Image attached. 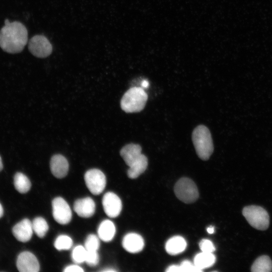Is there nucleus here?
Returning a JSON list of instances; mask_svg holds the SVG:
<instances>
[{"instance_id": "nucleus-1", "label": "nucleus", "mask_w": 272, "mask_h": 272, "mask_svg": "<svg viewBox=\"0 0 272 272\" xmlns=\"http://www.w3.org/2000/svg\"><path fill=\"white\" fill-rule=\"evenodd\" d=\"M28 41V31L21 22L14 21L5 25L0 30V47L5 52H21Z\"/></svg>"}, {"instance_id": "nucleus-2", "label": "nucleus", "mask_w": 272, "mask_h": 272, "mask_svg": "<svg viewBox=\"0 0 272 272\" xmlns=\"http://www.w3.org/2000/svg\"><path fill=\"white\" fill-rule=\"evenodd\" d=\"M192 141L198 157L208 160L214 151V145L209 128L203 125L196 126L192 133Z\"/></svg>"}, {"instance_id": "nucleus-3", "label": "nucleus", "mask_w": 272, "mask_h": 272, "mask_svg": "<svg viewBox=\"0 0 272 272\" xmlns=\"http://www.w3.org/2000/svg\"><path fill=\"white\" fill-rule=\"evenodd\" d=\"M147 100V94L142 88L133 87L124 94L120 106L126 113L138 112L144 108Z\"/></svg>"}, {"instance_id": "nucleus-4", "label": "nucleus", "mask_w": 272, "mask_h": 272, "mask_svg": "<svg viewBox=\"0 0 272 272\" xmlns=\"http://www.w3.org/2000/svg\"><path fill=\"white\" fill-rule=\"evenodd\" d=\"M242 214L249 224L255 229L259 230L267 229L269 224V217L267 211L258 206L245 207Z\"/></svg>"}, {"instance_id": "nucleus-5", "label": "nucleus", "mask_w": 272, "mask_h": 272, "mask_svg": "<svg viewBox=\"0 0 272 272\" xmlns=\"http://www.w3.org/2000/svg\"><path fill=\"white\" fill-rule=\"evenodd\" d=\"M174 193L179 200L186 203L194 202L199 196L195 183L187 177L177 181L174 186Z\"/></svg>"}, {"instance_id": "nucleus-6", "label": "nucleus", "mask_w": 272, "mask_h": 272, "mask_svg": "<svg viewBox=\"0 0 272 272\" xmlns=\"http://www.w3.org/2000/svg\"><path fill=\"white\" fill-rule=\"evenodd\" d=\"M84 179L89 191L94 195L101 193L106 184L104 174L98 169H91L85 174Z\"/></svg>"}, {"instance_id": "nucleus-7", "label": "nucleus", "mask_w": 272, "mask_h": 272, "mask_svg": "<svg viewBox=\"0 0 272 272\" xmlns=\"http://www.w3.org/2000/svg\"><path fill=\"white\" fill-rule=\"evenodd\" d=\"M28 49L33 55L39 58L46 57L52 51V46L50 41L42 35H35L30 39Z\"/></svg>"}, {"instance_id": "nucleus-8", "label": "nucleus", "mask_w": 272, "mask_h": 272, "mask_svg": "<svg viewBox=\"0 0 272 272\" xmlns=\"http://www.w3.org/2000/svg\"><path fill=\"white\" fill-rule=\"evenodd\" d=\"M52 215L59 224L65 225L72 219V211L66 201L62 197H57L52 201Z\"/></svg>"}, {"instance_id": "nucleus-9", "label": "nucleus", "mask_w": 272, "mask_h": 272, "mask_svg": "<svg viewBox=\"0 0 272 272\" xmlns=\"http://www.w3.org/2000/svg\"><path fill=\"white\" fill-rule=\"evenodd\" d=\"M16 265L18 270L21 272H38L40 269V265L36 257L29 251H23L19 254Z\"/></svg>"}, {"instance_id": "nucleus-10", "label": "nucleus", "mask_w": 272, "mask_h": 272, "mask_svg": "<svg viewBox=\"0 0 272 272\" xmlns=\"http://www.w3.org/2000/svg\"><path fill=\"white\" fill-rule=\"evenodd\" d=\"M102 205L105 214L110 218L119 216L122 210V202L120 198L112 192H108L104 195Z\"/></svg>"}, {"instance_id": "nucleus-11", "label": "nucleus", "mask_w": 272, "mask_h": 272, "mask_svg": "<svg viewBox=\"0 0 272 272\" xmlns=\"http://www.w3.org/2000/svg\"><path fill=\"white\" fill-rule=\"evenodd\" d=\"M12 232L17 240L22 242L29 241L33 232L32 222L28 219H23L13 227Z\"/></svg>"}, {"instance_id": "nucleus-12", "label": "nucleus", "mask_w": 272, "mask_h": 272, "mask_svg": "<svg viewBox=\"0 0 272 272\" xmlns=\"http://www.w3.org/2000/svg\"><path fill=\"white\" fill-rule=\"evenodd\" d=\"M51 173L55 177L62 178L68 172L69 165L66 159L61 155H55L52 157L50 162Z\"/></svg>"}, {"instance_id": "nucleus-13", "label": "nucleus", "mask_w": 272, "mask_h": 272, "mask_svg": "<svg viewBox=\"0 0 272 272\" xmlns=\"http://www.w3.org/2000/svg\"><path fill=\"white\" fill-rule=\"evenodd\" d=\"M74 210L80 217L89 218L95 213V203L89 197L78 199L74 203Z\"/></svg>"}, {"instance_id": "nucleus-14", "label": "nucleus", "mask_w": 272, "mask_h": 272, "mask_svg": "<svg viewBox=\"0 0 272 272\" xmlns=\"http://www.w3.org/2000/svg\"><path fill=\"white\" fill-rule=\"evenodd\" d=\"M123 247L130 253H137L142 251L144 246V241L138 234L129 233L124 236L122 242Z\"/></svg>"}, {"instance_id": "nucleus-15", "label": "nucleus", "mask_w": 272, "mask_h": 272, "mask_svg": "<svg viewBox=\"0 0 272 272\" xmlns=\"http://www.w3.org/2000/svg\"><path fill=\"white\" fill-rule=\"evenodd\" d=\"M120 154L126 164L130 167L142 155V148L138 144H129L124 146L121 149Z\"/></svg>"}, {"instance_id": "nucleus-16", "label": "nucleus", "mask_w": 272, "mask_h": 272, "mask_svg": "<svg viewBox=\"0 0 272 272\" xmlns=\"http://www.w3.org/2000/svg\"><path fill=\"white\" fill-rule=\"evenodd\" d=\"M186 246V242L182 237L175 236L167 241L165 249L168 254L174 255L182 252L185 249Z\"/></svg>"}, {"instance_id": "nucleus-17", "label": "nucleus", "mask_w": 272, "mask_h": 272, "mask_svg": "<svg viewBox=\"0 0 272 272\" xmlns=\"http://www.w3.org/2000/svg\"><path fill=\"white\" fill-rule=\"evenodd\" d=\"M116 229L113 223L108 220L102 221L98 228L99 238L104 242H109L113 238Z\"/></svg>"}, {"instance_id": "nucleus-18", "label": "nucleus", "mask_w": 272, "mask_h": 272, "mask_svg": "<svg viewBox=\"0 0 272 272\" xmlns=\"http://www.w3.org/2000/svg\"><path fill=\"white\" fill-rule=\"evenodd\" d=\"M216 256L213 253L201 252L194 257L193 263L200 270L212 266L216 262Z\"/></svg>"}, {"instance_id": "nucleus-19", "label": "nucleus", "mask_w": 272, "mask_h": 272, "mask_svg": "<svg viewBox=\"0 0 272 272\" xmlns=\"http://www.w3.org/2000/svg\"><path fill=\"white\" fill-rule=\"evenodd\" d=\"M148 166V159L147 157L142 154L140 158L127 170V175L131 179L139 177L146 170Z\"/></svg>"}, {"instance_id": "nucleus-20", "label": "nucleus", "mask_w": 272, "mask_h": 272, "mask_svg": "<svg viewBox=\"0 0 272 272\" xmlns=\"http://www.w3.org/2000/svg\"><path fill=\"white\" fill-rule=\"evenodd\" d=\"M253 272H270L272 271V261L267 255L258 257L251 267Z\"/></svg>"}, {"instance_id": "nucleus-21", "label": "nucleus", "mask_w": 272, "mask_h": 272, "mask_svg": "<svg viewBox=\"0 0 272 272\" xmlns=\"http://www.w3.org/2000/svg\"><path fill=\"white\" fill-rule=\"evenodd\" d=\"M14 184L16 189L21 193L27 192L31 186L29 179L22 173L17 172L14 177Z\"/></svg>"}, {"instance_id": "nucleus-22", "label": "nucleus", "mask_w": 272, "mask_h": 272, "mask_svg": "<svg viewBox=\"0 0 272 272\" xmlns=\"http://www.w3.org/2000/svg\"><path fill=\"white\" fill-rule=\"evenodd\" d=\"M33 232L40 238L45 236L48 230V225L45 220L42 217L35 218L32 222Z\"/></svg>"}, {"instance_id": "nucleus-23", "label": "nucleus", "mask_w": 272, "mask_h": 272, "mask_svg": "<svg viewBox=\"0 0 272 272\" xmlns=\"http://www.w3.org/2000/svg\"><path fill=\"white\" fill-rule=\"evenodd\" d=\"M72 238L67 235H61L55 239L54 246L58 250H69L73 245Z\"/></svg>"}, {"instance_id": "nucleus-24", "label": "nucleus", "mask_w": 272, "mask_h": 272, "mask_svg": "<svg viewBox=\"0 0 272 272\" xmlns=\"http://www.w3.org/2000/svg\"><path fill=\"white\" fill-rule=\"evenodd\" d=\"M87 254V250L82 245L76 246L73 250L72 258L73 260L77 263L85 262Z\"/></svg>"}, {"instance_id": "nucleus-25", "label": "nucleus", "mask_w": 272, "mask_h": 272, "mask_svg": "<svg viewBox=\"0 0 272 272\" xmlns=\"http://www.w3.org/2000/svg\"><path fill=\"white\" fill-rule=\"evenodd\" d=\"M100 246L98 237L94 234H90L85 242V247L87 251H97Z\"/></svg>"}, {"instance_id": "nucleus-26", "label": "nucleus", "mask_w": 272, "mask_h": 272, "mask_svg": "<svg viewBox=\"0 0 272 272\" xmlns=\"http://www.w3.org/2000/svg\"><path fill=\"white\" fill-rule=\"evenodd\" d=\"M99 261V256L97 251H87L85 262L90 266H94Z\"/></svg>"}, {"instance_id": "nucleus-27", "label": "nucleus", "mask_w": 272, "mask_h": 272, "mask_svg": "<svg viewBox=\"0 0 272 272\" xmlns=\"http://www.w3.org/2000/svg\"><path fill=\"white\" fill-rule=\"evenodd\" d=\"M180 272H200L202 270L187 260H183L179 265Z\"/></svg>"}, {"instance_id": "nucleus-28", "label": "nucleus", "mask_w": 272, "mask_h": 272, "mask_svg": "<svg viewBox=\"0 0 272 272\" xmlns=\"http://www.w3.org/2000/svg\"><path fill=\"white\" fill-rule=\"evenodd\" d=\"M199 246L202 252L213 253L216 250L213 242L207 239H202L199 243Z\"/></svg>"}, {"instance_id": "nucleus-29", "label": "nucleus", "mask_w": 272, "mask_h": 272, "mask_svg": "<svg viewBox=\"0 0 272 272\" xmlns=\"http://www.w3.org/2000/svg\"><path fill=\"white\" fill-rule=\"evenodd\" d=\"M64 272H82L84 270L82 268L77 265H71L66 266L63 270Z\"/></svg>"}, {"instance_id": "nucleus-30", "label": "nucleus", "mask_w": 272, "mask_h": 272, "mask_svg": "<svg viewBox=\"0 0 272 272\" xmlns=\"http://www.w3.org/2000/svg\"><path fill=\"white\" fill-rule=\"evenodd\" d=\"M168 272H180V266L178 265H171L166 270Z\"/></svg>"}, {"instance_id": "nucleus-31", "label": "nucleus", "mask_w": 272, "mask_h": 272, "mask_svg": "<svg viewBox=\"0 0 272 272\" xmlns=\"http://www.w3.org/2000/svg\"><path fill=\"white\" fill-rule=\"evenodd\" d=\"M207 231L209 234H213L214 233L215 228L214 227L210 226L207 228Z\"/></svg>"}, {"instance_id": "nucleus-32", "label": "nucleus", "mask_w": 272, "mask_h": 272, "mask_svg": "<svg viewBox=\"0 0 272 272\" xmlns=\"http://www.w3.org/2000/svg\"><path fill=\"white\" fill-rule=\"evenodd\" d=\"M149 85V82L147 80H144L142 82V87L143 88H147Z\"/></svg>"}, {"instance_id": "nucleus-33", "label": "nucleus", "mask_w": 272, "mask_h": 272, "mask_svg": "<svg viewBox=\"0 0 272 272\" xmlns=\"http://www.w3.org/2000/svg\"><path fill=\"white\" fill-rule=\"evenodd\" d=\"M4 210L2 205L0 203V218L3 216Z\"/></svg>"}, {"instance_id": "nucleus-34", "label": "nucleus", "mask_w": 272, "mask_h": 272, "mask_svg": "<svg viewBox=\"0 0 272 272\" xmlns=\"http://www.w3.org/2000/svg\"><path fill=\"white\" fill-rule=\"evenodd\" d=\"M102 271H116V270L115 269H104V270H103Z\"/></svg>"}, {"instance_id": "nucleus-35", "label": "nucleus", "mask_w": 272, "mask_h": 272, "mask_svg": "<svg viewBox=\"0 0 272 272\" xmlns=\"http://www.w3.org/2000/svg\"><path fill=\"white\" fill-rule=\"evenodd\" d=\"M3 163H2L1 157L0 156V171L3 169Z\"/></svg>"}, {"instance_id": "nucleus-36", "label": "nucleus", "mask_w": 272, "mask_h": 272, "mask_svg": "<svg viewBox=\"0 0 272 272\" xmlns=\"http://www.w3.org/2000/svg\"><path fill=\"white\" fill-rule=\"evenodd\" d=\"M10 22L9 21V20L8 19H6L5 20V25L8 24Z\"/></svg>"}]
</instances>
